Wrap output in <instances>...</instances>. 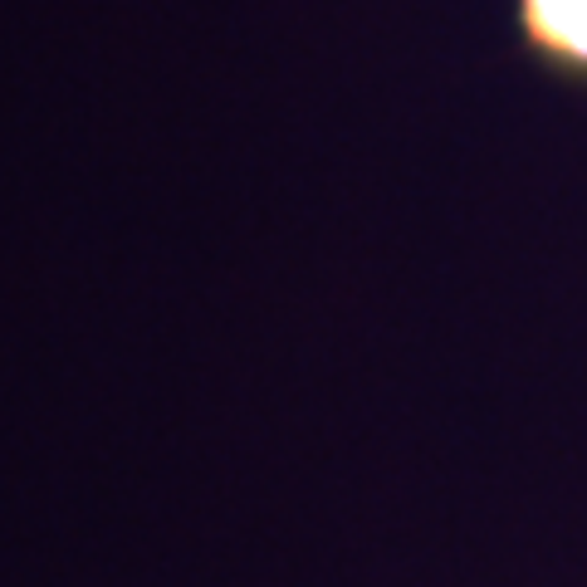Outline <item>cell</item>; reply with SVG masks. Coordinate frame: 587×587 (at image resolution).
I'll return each mask as SVG.
<instances>
[{
	"instance_id": "obj_1",
	"label": "cell",
	"mask_w": 587,
	"mask_h": 587,
	"mask_svg": "<svg viewBox=\"0 0 587 587\" xmlns=\"http://www.w3.org/2000/svg\"><path fill=\"white\" fill-rule=\"evenodd\" d=\"M519 39L544 68L587 78V0H514Z\"/></svg>"
}]
</instances>
